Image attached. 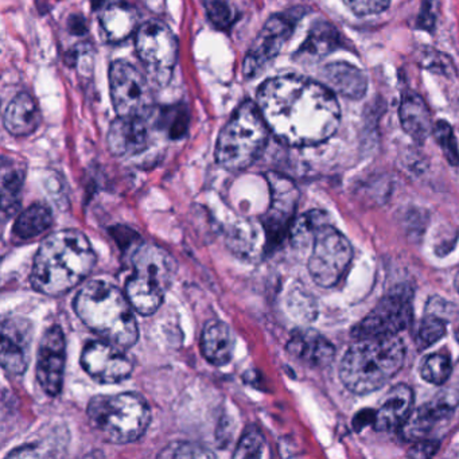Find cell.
Wrapping results in <instances>:
<instances>
[{"label":"cell","mask_w":459,"mask_h":459,"mask_svg":"<svg viewBox=\"0 0 459 459\" xmlns=\"http://www.w3.org/2000/svg\"><path fill=\"white\" fill-rule=\"evenodd\" d=\"M257 106L281 143L307 147L334 135L341 122L334 93L321 82L298 76H281L263 82Z\"/></svg>","instance_id":"obj_1"},{"label":"cell","mask_w":459,"mask_h":459,"mask_svg":"<svg viewBox=\"0 0 459 459\" xmlns=\"http://www.w3.org/2000/svg\"><path fill=\"white\" fill-rule=\"evenodd\" d=\"M95 264L96 254L87 236L79 230H60L39 246L31 268V286L41 294L60 297L82 284Z\"/></svg>","instance_id":"obj_2"},{"label":"cell","mask_w":459,"mask_h":459,"mask_svg":"<svg viewBox=\"0 0 459 459\" xmlns=\"http://www.w3.org/2000/svg\"><path fill=\"white\" fill-rule=\"evenodd\" d=\"M74 311L85 326L108 342L131 348L138 341L134 307L127 295L108 281H88L74 299Z\"/></svg>","instance_id":"obj_3"},{"label":"cell","mask_w":459,"mask_h":459,"mask_svg":"<svg viewBox=\"0 0 459 459\" xmlns=\"http://www.w3.org/2000/svg\"><path fill=\"white\" fill-rule=\"evenodd\" d=\"M404 357L405 345L397 334L361 338L343 354L341 380L357 394L377 391L402 369Z\"/></svg>","instance_id":"obj_4"},{"label":"cell","mask_w":459,"mask_h":459,"mask_svg":"<svg viewBox=\"0 0 459 459\" xmlns=\"http://www.w3.org/2000/svg\"><path fill=\"white\" fill-rule=\"evenodd\" d=\"M93 431L108 443L127 445L143 437L152 421V410L138 394H98L87 408Z\"/></svg>","instance_id":"obj_5"},{"label":"cell","mask_w":459,"mask_h":459,"mask_svg":"<svg viewBox=\"0 0 459 459\" xmlns=\"http://www.w3.org/2000/svg\"><path fill=\"white\" fill-rule=\"evenodd\" d=\"M270 133L257 103L244 101L220 133L216 144L217 163L225 170H246L264 152Z\"/></svg>","instance_id":"obj_6"},{"label":"cell","mask_w":459,"mask_h":459,"mask_svg":"<svg viewBox=\"0 0 459 459\" xmlns=\"http://www.w3.org/2000/svg\"><path fill=\"white\" fill-rule=\"evenodd\" d=\"M134 273L126 283V295L136 313L152 316L162 305L173 283L177 263L160 247L143 244L133 255Z\"/></svg>","instance_id":"obj_7"},{"label":"cell","mask_w":459,"mask_h":459,"mask_svg":"<svg viewBox=\"0 0 459 459\" xmlns=\"http://www.w3.org/2000/svg\"><path fill=\"white\" fill-rule=\"evenodd\" d=\"M353 256L351 241L329 224L324 225L313 241L308 273L318 286L334 287L348 270Z\"/></svg>","instance_id":"obj_8"},{"label":"cell","mask_w":459,"mask_h":459,"mask_svg":"<svg viewBox=\"0 0 459 459\" xmlns=\"http://www.w3.org/2000/svg\"><path fill=\"white\" fill-rule=\"evenodd\" d=\"M135 48L155 82H169L178 58V42L170 28L160 21L143 23L136 31Z\"/></svg>","instance_id":"obj_9"},{"label":"cell","mask_w":459,"mask_h":459,"mask_svg":"<svg viewBox=\"0 0 459 459\" xmlns=\"http://www.w3.org/2000/svg\"><path fill=\"white\" fill-rule=\"evenodd\" d=\"M112 104L117 117H146L152 107V93L143 74L126 61L109 68Z\"/></svg>","instance_id":"obj_10"},{"label":"cell","mask_w":459,"mask_h":459,"mask_svg":"<svg viewBox=\"0 0 459 459\" xmlns=\"http://www.w3.org/2000/svg\"><path fill=\"white\" fill-rule=\"evenodd\" d=\"M412 294L407 289H397L384 297L376 307L357 325L353 335L361 338L394 335L407 329L412 321Z\"/></svg>","instance_id":"obj_11"},{"label":"cell","mask_w":459,"mask_h":459,"mask_svg":"<svg viewBox=\"0 0 459 459\" xmlns=\"http://www.w3.org/2000/svg\"><path fill=\"white\" fill-rule=\"evenodd\" d=\"M270 186V208L263 217L267 244L270 247L281 243L284 236L291 230L295 212L299 203V190L292 179L283 174L267 173Z\"/></svg>","instance_id":"obj_12"},{"label":"cell","mask_w":459,"mask_h":459,"mask_svg":"<svg viewBox=\"0 0 459 459\" xmlns=\"http://www.w3.org/2000/svg\"><path fill=\"white\" fill-rule=\"evenodd\" d=\"M82 367L98 383L117 384L130 377L134 362L122 346L108 341H91L82 351Z\"/></svg>","instance_id":"obj_13"},{"label":"cell","mask_w":459,"mask_h":459,"mask_svg":"<svg viewBox=\"0 0 459 459\" xmlns=\"http://www.w3.org/2000/svg\"><path fill=\"white\" fill-rule=\"evenodd\" d=\"M295 25H297V18L292 17L290 13L275 15L267 21L264 28L262 29L259 36L252 44L251 49L247 53L246 60H244L246 77L252 79L281 53L290 37L292 36Z\"/></svg>","instance_id":"obj_14"},{"label":"cell","mask_w":459,"mask_h":459,"mask_svg":"<svg viewBox=\"0 0 459 459\" xmlns=\"http://www.w3.org/2000/svg\"><path fill=\"white\" fill-rule=\"evenodd\" d=\"M65 361V335L60 326L53 325L42 335L37 354V380L49 396H58L63 389Z\"/></svg>","instance_id":"obj_15"},{"label":"cell","mask_w":459,"mask_h":459,"mask_svg":"<svg viewBox=\"0 0 459 459\" xmlns=\"http://www.w3.org/2000/svg\"><path fill=\"white\" fill-rule=\"evenodd\" d=\"M459 404V394L453 389L439 392L429 402L411 411L404 423L400 426L402 437L407 440L424 439L440 421L451 416Z\"/></svg>","instance_id":"obj_16"},{"label":"cell","mask_w":459,"mask_h":459,"mask_svg":"<svg viewBox=\"0 0 459 459\" xmlns=\"http://www.w3.org/2000/svg\"><path fill=\"white\" fill-rule=\"evenodd\" d=\"M33 329L25 318H6L2 324V368L13 376L26 372L30 361Z\"/></svg>","instance_id":"obj_17"},{"label":"cell","mask_w":459,"mask_h":459,"mask_svg":"<svg viewBox=\"0 0 459 459\" xmlns=\"http://www.w3.org/2000/svg\"><path fill=\"white\" fill-rule=\"evenodd\" d=\"M149 143L150 131L144 117H119L112 122L107 135V144L115 157L141 154Z\"/></svg>","instance_id":"obj_18"},{"label":"cell","mask_w":459,"mask_h":459,"mask_svg":"<svg viewBox=\"0 0 459 459\" xmlns=\"http://www.w3.org/2000/svg\"><path fill=\"white\" fill-rule=\"evenodd\" d=\"M287 351L310 368H326L335 357L332 342L313 329L295 330L287 342Z\"/></svg>","instance_id":"obj_19"},{"label":"cell","mask_w":459,"mask_h":459,"mask_svg":"<svg viewBox=\"0 0 459 459\" xmlns=\"http://www.w3.org/2000/svg\"><path fill=\"white\" fill-rule=\"evenodd\" d=\"M325 87L329 88L334 95L359 100L364 98L368 90L367 76L361 69L348 63H332L322 71Z\"/></svg>","instance_id":"obj_20"},{"label":"cell","mask_w":459,"mask_h":459,"mask_svg":"<svg viewBox=\"0 0 459 459\" xmlns=\"http://www.w3.org/2000/svg\"><path fill=\"white\" fill-rule=\"evenodd\" d=\"M412 404V389L404 384L394 386L385 394L378 410L375 411L373 426L377 431H392V429H400L410 415Z\"/></svg>","instance_id":"obj_21"},{"label":"cell","mask_w":459,"mask_h":459,"mask_svg":"<svg viewBox=\"0 0 459 459\" xmlns=\"http://www.w3.org/2000/svg\"><path fill=\"white\" fill-rule=\"evenodd\" d=\"M200 346L206 361L216 367H224L232 359L235 337L227 324L213 319L204 327Z\"/></svg>","instance_id":"obj_22"},{"label":"cell","mask_w":459,"mask_h":459,"mask_svg":"<svg viewBox=\"0 0 459 459\" xmlns=\"http://www.w3.org/2000/svg\"><path fill=\"white\" fill-rule=\"evenodd\" d=\"M100 12L101 29L112 44H120L138 31V13L130 4L115 2Z\"/></svg>","instance_id":"obj_23"},{"label":"cell","mask_w":459,"mask_h":459,"mask_svg":"<svg viewBox=\"0 0 459 459\" xmlns=\"http://www.w3.org/2000/svg\"><path fill=\"white\" fill-rule=\"evenodd\" d=\"M399 117L403 130L413 141H426L434 131V123H432L429 106L416 93H408L403 98Z\"/></svg>","instance_id":"obj_24"},{"label":"cell","mask_w":459,"mask_h":459,"mask_svg":"<svg viewBox=\"0 0 459 459\" xmlns=\"http://www.w3.org/2000/svg\"><path fill=\"white\" fill-rule=\"evenodd\" d=\"M41 112L29 93H20L13 99L4 112V127L14 136H28L39 128Z\"/></svg>","instance_id":"obj_25"},{"label":"cell","mask_w":459,"mask_h":459,"mask_svg":"<svg viewBox=\"0 0 459 459\" xmlns=\"http://www.w3.org/2000/svg\"><path fill=\"white\" fill-rule=\"evenodd\" d=\"M25 181V168L21 160L4 157L2 162V212L12 216L20 208L21 190Z\"/></svg>","instance_id":"obj_26"},{"label":"cell","mask_w":459,"mask_h":459,"mask_svg":"<svg viewBox=\"0 0 459 459\" xmlns=\"http://www.w3.org/2000/svg\"><path fill=\"white\" fill-rule=\"evenodd\" d=\"M338 45H340V34L337 30L330 23H316L308 33L305 44L295 56L302 60H321L333 50L337 49Z\"/></svg>","instance_id":"obj_27"},{"label":"cell","mask_w":459,"mask_h":459,"mask_svg":"<svg viewBox=\"0 0 459 459\" xmlns=\"http://www.w3.org/2000/svg\"><path fill=\"white\" fill-rule=\"evenodd\" d=\"M52 225V211L44 204H36L20 214L13 228V233L18 240L28 241L48 232Z\"/></svg>","instance_id":"obj_28"},{"label":"cell","mask_w":459,"mask_h":459,"mask_svg":"<svg viewBox=\"0 0 459 459\" xmlns=\"http://www.w3.org/2000/svg\"><path fill=\"white\" fill-rule=\"evenodd\" d=\"M327 224V216L321 211H311L303 214L299 219L292 222L290 236H291L292 246L306 247L307 244H313L318 230L324 225Z\"/></svg>","instance_id":"obj_29"},{"label":"cell","mask_w":459,"mask_h":459,"mask_svg":"<svg viewBox=\"0 0 459 459\" xmlns=\"http://www.w3.org/2000/svg\"><path fill=\"white\" fill-rule=\"evenodd\" d=\"M451 361L446 354H429L420 365V375L427 383L442 385L451 375Z\"/></svg>","instance_id":"obj_30"},{"label":"cell","mask_w":459,"mask_h":459,"mask_svg":"<svg viewBox=\"0 0 459 459\" xmlns=\"http://www.w3.org/2000/svg\"><path fill=\"white\" fill-rule=\"evenodd\" d=\"M267 442L256 426L247 427L236 447L235 458H262L265 455Z\"/></svg>","instance_id":"obj_31"},{"label":"cell","mask_w":459,"mask_h":459,"mask_svg":"<svg viewBox=\"0 0 459 459\" xmlns=\"http://www.w3.org/2000/svg\"><path fill=\"white\" fill-rule=\"evenodd\" d=\"M158 456L160 458H213L209 448L193 442H173L166 446Z\"/></svg>","instance_id":"obj_32"},{"label":"cell","mask_w":459,"mask_h":459,"mask_svg":"<svg viewBox=\"0 0 459 459\" xmlns=\"http://www.w3.org/2000/svg\"><path fill=\"white\" fill-rule=\"evenodd\" d=\"M432 134L439 143L446 160L453 166L459 165L458 144H456L451 126L446 123L445 120H439L437 125H434Z\"/></svg>","instance_id":"obj_33"},{"label":"cell","mask_w":459,"mask_h":459,"mask_svg":"<svg viewBox=\"0 0 459 459\" xmlns=\"http://www.w3.org/2000/svg\"><path fill=\"white\" fill-rule=\"evenodd\" d=\"M447 319L435 313H427L419 327V338L426 346L434 345L446 334Z\"/></svg>","instance_id":"obj_34"},{"label":"cell","mask_w":459,"mask_h":459,"mask_svg":"<svg viewBox=\"0 0 459 459\" xmlns=\"http://www.w3.org/2000/svg\"><path fill=\"white\" fill-rule=\"evenodd\" d=\"M204 7L211 22L220 30H227L232 25L235 14L227 0H204Z\"/></svg>","instance_id":"obj_35"},{"label":"cell","mask_w":459,"mask_h":459,"mask_svg":"<svg viewBox=\"0 0 459 459\" xmlns=\"http://www.w3.org/2000/svg\"><path fill=\"white\" fill-rule=\"evenodd\" d=\"M346 6L359 17L380 14L385 12L391 4V0H343Z\"/></svg>","instance_id":"obj_36"},{"label":"cell","mask_w":459,"mask_h":459,"mask_svg":"<svg viewBox=\"0 0 459 459\" xmlns=\"http://www.w3.org/2000/svg\"><path fill=\"white\" fill-rule=\"evenodd\" d=\"M186 111L185 108H170L160 115V120H165L166 128H168L169 135L171 138H179L184 135L185 130H186Z\"/></svg>","instance_id":"obj_37"},{"label":"cell","mask_w":459,"mask_h":459,"mask_svg":"<svg viewBox=\"0 0 459 459\" xmlns=\"http://www.w3.org/2000/svg\"><path fill=\"white\" fill-rule=\"evenodd\" d=\"M423 65L424 68L434 69L437 72H445L448 74V69H453L454 65L451 61L446 57L445 55H440L437 52L427 53L423 56Z\"/></svg>","instance_id":"obj_38"},{"label":"cell","mask_w":459,"mask_h":459,"mask_svg":"<svg viewBox=\"0 0 459 459\" xmlns=\"http://www.w3.org/2000/svg\"><path fill=\"white\" fill-rule=\"evenodd\" d=\"M437 447H439V443L437 440H426V437H424V439L418 440L416 445L408 451V456H412V458H429V456L437 453Z\"/></svg>","instance_id":"obj_39"},{"label":"cell","mask_w":459,"mask_h":459,"mask_svg":"<svg viewBox=\"0 0 459 459\" xmlns=\"http://www.w3.org/2000/svg\"><path fill=\"white\" fill-rule=\"evenodd\" d=\"M93 6L95 9L103 10L104 7L108 6V4H115L112 0H92Z\"/></svg>","instance_id":"obj_40"},{"label":"cell","mask_w":459,"mask_h":459,"mask_svg":"<svg viewBox=\"0 0 459 459\" xmlns=\"http://www.w3.org/2000/svg\"><path fill=\"white\" fill-rule=\"evenodd\" d=\"M454 286H455L456 291L459 292V273H456L455 281H454Z\"/></svg>","instance_id":"obj_41"},{"label":"cell","mask_w":459,"mask_h":459,"mask_svg":"<svg viewBox=\"0 0 459 459\" xmlns=\"http://www.w3.org/2000/svg\"><path fill=\"white\" fill-rule=\"evenodd\" d=\"M455 337H456V341H458V342H459V330H458V332H456Z\"/></svg>","instance_id":"obj_42"}]
</instances>
